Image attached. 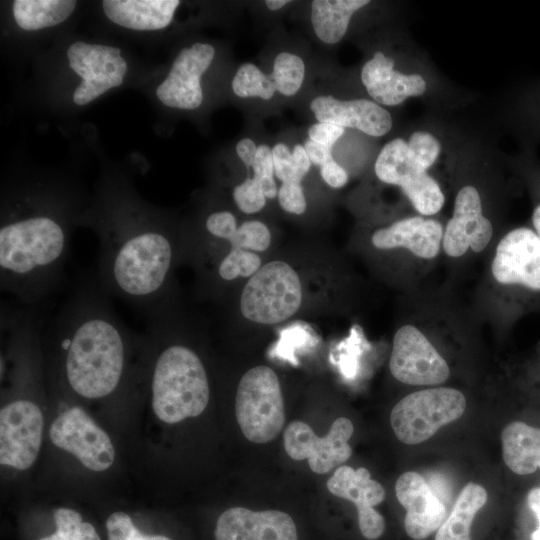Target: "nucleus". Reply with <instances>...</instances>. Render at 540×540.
<instances>
[{
  "instance_id": "nucleus-1",
  "label": "nucleus",
  "mask_w": 540,
  "mask_h": 540,
  "mask_svg": "<svg viewBox=\"0 0 540 540\" xmlns=\"http://www.w3.org/2000/svg\"><path fill=\"white\" fill-rule=\"evenodd\" d=\"M55 327L70 388L87 399L115 391L124 374L126 333L104 298L95 292L78 293Z\"/></svg>"
},
{
  "instance_id": "nucleus-2",
  "label": "nucleus",
  "mask_w": 540,
  "mask_h": 540,
  "mask_svg": "<svg viewBox=\"0 0 540 540\" xmlns=\"http://www.w3.org/2000/svg\"><path fill=\"white\" fill-rule=\"evenodd\" d=\"M151 388L153 411L169 424L200 415L210 398L208 377L200 357L180 343L165 346L156 357Z\"/></svg>"
},
{
  "instance_id": "nucleus-3",
  "label": "nucleus",
  "mask_w": 540,
  "mask_h": 540,
  "mask_svg": "<svg viewBox=\"0 0 540 540\" xmlns=\"http://www.w3.org/2000/svg\"><path fill=\"white\" fill-rule=\"evenodd\" d=\"M236 419L243 435L251 442L273 440L285 422L284 402L276 373L267 366H256L240 379L235 399Z\"/></svg>"
},
{
  "instance_id": "nucleus-4",
  "label": "nucleus",
  "mask_w": 540,
  "mask_h": 540,
  "mask_svg": "<svg viewBox=\"0 0 540 540\" xmlns=\"http://www.w3.org/2000/svg\"><path fill=\"white\" fill-rule=\"evenodd\" d=\"M466 398L457 389L428 388L403 397L390 413V424L397 439L415 445L431 438L441 427L460 418Z\"/></svg>"
},
{
  "instance_id": "nucleus-5",
  "label": "nucleus",
  "mask_w": 540,
  "mask_h": 540,
  "mask_svg": "<svg viewBox=\"0 0 540 540\" xmlns=\"http://www.w3.org/2000/svg\"><path fill=\"white\" fill-rule=\"evenodd\" d=\"M301 303L302 287L296 271L283 261H272L244 286L240 310L252 322L272 325L293 316Z\"/></svg>"
},
{
  "instance_id": "nucleus-6",
  "label": "nucleus",
  "mask_w": 540,
  "mask_h": 540,
  "mask_svg": "<svg viewBox=\"0 0 540 540\" xmlns=\"http://www.w3.org/2000/svg\"><path fill=\"white\" fill-rule=\"evenodd\" d=\"M377 178L399 186L423 216L439 212L445 196L437 181L410 154L407 142L396 138L383 146L374 164Z\"/></svg>"
},
{
  "instance_id": "nucleus-7",
  "label": "nucleus",
  "mask_w": 540,
  "mask_h": 540,
  "mask_svg": "<svg viewBox=\"0 0 540 540\" xmlns=\"http://www.w3.org/2000/svg\"><path fill=\"white\" fill-rule=\"evenodd\" d=\"M50 439L54 445L74 455L86 468L104 471L114 462V446L87 412L73 406L51 424Z\"/></svg>"
},
{
  "instance_id": "nucleus-8",
  "label": "nucleus",
  "mask_w": 540,
  "mask_h": 540,
  "mask_svg": "<svg viewBox=\"0 0 540 540\" xmlns=\"http://www.w3.org/2000/svg\"><path fill=\"white\" fill-rule=\"evenodd\" d=\"M391 374L398 381L416 386L445 382L450 370L428 338L415 326H401L393 337L389 360Z\"/></svg>"
},
{
  "instance_id": "nucleus-9",
  "label": "nucleus",
  "mask_w": 540,
  "mask_h": 540,
  "mask_svg": "<svg viewBox=\"0 0 540 540\" xmlns=\"http://www.w3.org/2000/svg\"><path fill=\"white\" fill-rule=\"evenodd\" d=\"M353 431L354 426L346 417L337 418L324 437L317 436L308 424L293 421L284 431V448L294 460L308 459L314 473L325 474L350 458L352 448L348 441Z\"/></svg>"
},
{
  "instance_id": "nucleus-10",
  "label": "nucleus",
  "mask_w": 540,
  "mask_h": 540,
  "mask_svg": "<svg viewBox=\"0 0 540 540\" xmlns=\"http://www.w3.org/2000/svg\"><path fill=\"white\" fill-rule=\"evenodd\" d=\"M43 416L27 399H17L0 411V463L19 470L36 460L42 442Z\"/></svg>"
},
{
  "instance_id": "nucleus-11",
  "label": "nucleus",
  "mask_w": 540,
  "mask_h": 540,
  "mask_svg": "<svg viewBox=\"0 0 540 540\" xmlns=\"http://www.w3.org/2000/svg\"><path fill=\"white\" fill-rule=\"evenodd\" d=\"M71 69L81 78L73 93L77 105H86L111 88L120 86L127 72L117 47L75 42L67 51Z\"/></svg>"
},
{
  "instance_id": "nucleus-12",
  "label": "nucleus",
  "mask_w": 540,
  "mask_h": 540,
  "mask_svg": "<svg viewBox=\"0 0 540 540\" xmlns=\"http://www.w3.org/2000/svg\"><path fill=\"white\" fill-rule=\"evenodd\" d=\"M493 278L504 285L540 290V237L520 227L499 241L491 264Z\"/></svg>"
},
{
  "instance_id": "nucleus-13",
  "label": "nucleus",
  "mask_w": 540,
  "mask_h": 540,
  "mask_svg": "<svg viewBox=\"0 0 540 540\" xmlns=\"http://www.w3.org/2000/svg\"><path fill=\"white\" fill-rule=\"evenodd\" d=\"M492 236L493 226L483 215L479 192L471 185L462 187L444 229L442 248L445 254L457 258L469 249L479 253L488 246Z\"/></svg>"
},
{
  "instance_id": "nucleus-14",
  "label": "nucleus",
  "mask_w": 540,
  "mask_h": 540,
  "mask_svg": "<svg viewBox=\"0 0 540 540\" xmlns=\"http://www.w3.org/2000/svg\"><path fill=\"white\" fill-rule=\"evenodd\" d=\"M214 55V47L207 43H194L183 48L175 58L168 76L156 90L158 99L172 108H198L203 101L200 78L210 66Z\"/></svg>"
},
{
  "instance_id": "nucleus-15",
  "label": "nucleus",
  "mask_w": 540,
  "mask_h": 540,
  "mask_svg": "<svg viewBox=\"0 0 540 540\" xmlns=\"http://www.w3.org/2000/svg\"><path fill=\"white\" fill-rule=\"evenodd\" d=\"M327 488L333 495L355 504L359 528L366 539L375 540L383 534L385 521L374 506L385 499V490L379 482L371 479L366 468L339 467L327 481Z\"/></svg>"
},
{
  "instance_id": "nucleus-16",
  "label": "nucleus",
  "mask_w": 540,
  "mask_h": 540,
  "mask_svg": "<svg viewBox=\"0 0 540 540\" xmlns=\"http://www.w3.org/2000/svg\"><path fill=\"white\" fill-rule=\"evenodd\" d=\"M395 493L406 509L404 528L412 539L427 538L445 521V504L419 473H403L396 481Z\"/></svg>"
},
{
  "instance_id": "nucleus-17",
  "label": "nucleus",
  "mask_w": 540,
  "mask_h": 540,
  "mask_svg": "<svg viewBox=\"0 0 540 540\" xmlns=\"http://www.w3.org/2000/svg\"><path fill=\"white\" fill-rule=\"evenodd\" d=\"M216 540H298L293 519L278 510L252 511L233 507L218 518Z\"/></svg>"
},
{
  "instance_id": "nucleus-18",
  "label": "nucleus",
  "mask_w": 540,
  "mask_h": 540,
  "mask_svg": "<svg viewBox=\"0 0 540 540\" xmlns=\"http://www.w3.org/2000/svg\"><path fill=\"white\" fill-rule=\"evenodd\" d=\"M309 107L318 122L355 128L373 137H381L392 128L390 113L371 100H341L332 95H320L312 99Z\"/></svg>"
},
{
  "instance_id": "nucleus-19",
  "label": "nucleus",
  "mask_w": 540,
  "mask_h": 540,
  "mask_svg": "<svg viewBox=\"0 0 540 540\" xmlns=\"http://www.w3.org/2000/svg\"><path fill=\"white\" fill-rule=\"evenodd\" d=\"M361 81L376 103L396 106L409 97L422 95L427 88L420 74H404L394 69V60L377 51L361 70Z\"/></svg>"
},
{
  "instance_id": "nucleus-20",
  "label": "nucleus",
  "mask_w": 540,
  "mask_h": 540,
  "mask_svg": "<svg viewBox=\"0 0 540 540\" xmlns=\"http://www.w3.org/2000/svg\"><path fill=\"white\" fill-rule=\"evenodd\" d=\"M444 229L439 221L423 216L406 217L378 229L371 241L375 248H404L422 259L435 258L442 247Z\"/></svg>"
},
{
  "instance_id": "nucleus-21",
  "label": "nucleus",
  "mask_w": 540,
  "mask_h": 540,
  "mask_svg": "<svg viewBox=\"0 0 540 540\" xmlns=\"http://www.w3.org/2000/svg\"><path fill=\"white\" fill-rule=\"evenodd\" d=\"M179 4L178 0H104L102 7L112 22L144 31L167 27Z\"/></svg>"
},
{
  "instance_id": "nucleus-22",
  "label": "nucleus",
  "mask_w": 540,
  "mask_h": 540,
  "mask_svg": "<svg viewBox=\"0 0 540 540\" xmlns=\"http://www.w3.org/2000/svg\"><path fill=\"white\" fill-rule=\"evenodd\" d=\"M501 443L503 460L512 472L528 475L540 469V428L511 422L501 433Z\"/></svg>"
},
{
  "instance_id": "nucleus-23",
  "label": "nucleus",
  "mask_w": 540,
  "mask_h": 540,
  "mask_svg": "<svg viewBox=\"0 0 540 540\" xmlns=\"http://www.w3.org/2000/svg\"><path fill=\"white\" fill-rule=\"evenodd\" d=\"M368 0H314L311 23L315 35L326 44L338 43L346 34L352 15L368 5Z\"/></svg>"
},
{
  "instance_id": "nucleus-24",
  "label": "nucleus",
  "mask_w": 540,
  "mask_h": 540,
  "mask_svg": "<svg viewBox=\"0 0 540 540\" xmlns=\"http://www.w3.org/2000/svg\"><path fill=\"white\" fill-rule=\"evenodd\" d=\"M487 492L470 482L460 492L451 513L436 532L435 540H471V524L485 505Z\"/></svg>"
},
{
  "instance_id": "nucleus-25",
  "label": "nucleus",
  "mask_w": 540,
  "mask_h": 540,
  "mask_svg": "<svg viewBox=\"0 0 540 540\" xmlns=\"http://www.w3.org/2000/svg\"><path fill=\"white\" fill-rule=\"evenodd\" d=\"M72 0H15L13 16L24 30H39L65 21L74 11Z\"/></svg>"
},
{
  "instance_id": "nucleus-26",
  "label": "nucleus",
  "mask_w": 540,
  "mask_h": 540,
  "mask_svg": "<svg viewBox=\"0 0 540 540\" xmlns=\"http://www.w3.org/2000/svg\"><path fill=\"white\" fill-rule=\"evenodd\" d=\"M271 149L275 176L282 182L301 183L312 164L304 146L297 144L291 152L286 144L277 143Z\"/></svg>"
},
{
  "instance_id": "nucleus-27",
  "label": "nucleus",
  "mask_w": 540,
  "mask_h": 540,
  "mask_svg": "<svg viewBox=\"0 0 540 540\" xmlns=\"http://www.w3.org/2000/svg\"><path fill=\"white\" fill-rule=\"evenodd\" d=\"M270 77L277 92L288 97L295 95L305 77L302 58L290 52H280L274 59Z\"/></svg>"
},
{
  "instance_id": "nucleus-28",
  "label": "nucleus",
  "mask_w": 540,
  "mask_h": 540,
  "mask_svg": "<svg viewBox=\"0 0 540 540\" xmlns=\"http://www.w3.org/2000/svg\"><path fill=\"white\" fill-rule=\"evenodd\" d=\"M231 86L234 94L241 98L270 100L276 92L270 75L264 74L252 63H244L238 68Z\"/></svg>"
},
{
  "instance_id": "nucleus-29",
  "label": "nucleus",
  "mask_w": 540,
  "mask_h": 540,
  "mask_svg": "<svg viewBox=\"0 0 540 540\" xmlns=\"http://www.w3.org/2000/svg\"><path fill=\"white\" fill-rule=\"evenodd\" d=\"M53 518L55 532L39 540H101L95 527L84 522L80 513L73 509L58 508Z\"/></svg>"
},
{
  "instance_id": "nucleus-30",
  "label": "nucleus",
  "mask_w": 540,
  "mask_h": 540,
  "mask_svg": "<svg viewBox=\"0 0 540 540\" xmlns=\"http://www.w3.org/2000/svg\"><path fill=\"white\" fill-rule=\"evenodd\" d=\"M261 268V259L253 251L230 247L219 260L217 274L223 281L251 277Z\"/></svg>"
},
{
  "instance_id": "nucleus-31",
  "label": "nucleus",
  "mask_w": 540,
  "mask_h": 540,
  "mask_svg": "<svg viewBox=\"0 0 540 540\" xmlns=\"http://www.w3.org/2000/svg\"><path fill=\"white\" fill-rule=\"evenodd\" d=\"M271 243V233L268 227L256 220L243 222L238 226L230 247L241 248L249 251H265Z\"/></svg>"
},
{
  "instance_id": "nucleus-32",
  "label": "nucleus",
  "mask_w": 540,
  "mask_h": 540,
  "mask_svg": "<svg viewBox=\"0 0 540 540\" xmlns=\"http://www.w3.org/2000/svg\"><path fill=\"white\" fill-rule=\"evenodd\" d=\"M106 530L108 540H172L164 535L143 534L123 511H116L107 518Z\"/></svg>"
},
{
  "instance_id": "nucleus-33",
  "label": "nucleus",
  "mask_w": 540,
  "mask_h": 540,
  "mask_svg": "<svg viewBox=\"0 0 540 540\" xmlns=\"http://www.w3.org/2000/svg\"><path fill=\"white\" fill-rule=\"evenodd\" d=\"M253 178L258 181L266 198L273 199L277 196V184L274 180V165L272 149L265 144L258 146L252 164Z\"/></svg>"
},
{
  "instance_id": "nucleus-34",
  "label": "nucleus",
  "mask_w": 540,
  "mask_h": 540,
  "mask_svg": "<svg viewBox=\"0 0 540 540\" xmlns=\"http://www.w3.org/2000/svg\"><path fill=\"white\" fill-rule=\"evenodd\" d=\"M407 144L413 159L426 170L432 167L441 151L438 139L426 131L414 132Z\"/></svg>"
},
{
  "instance_id": "nucleus-35",
  "label": "nucleus",
  "mask_w": 540,
  "mask_h": 540,
  "mask_svg": "<svg viewBox=\"0 0 540 540\" xmlns=\"http://www.w3.org/2000/svg\"><path fill=\"white\" fill-rule=\"evenodd\" d=\"M233 199L237 207L247 214L259 212L266 204V196L260 184L256 179L249 177L235 186Z\"/></svg>"
},
{
  "instance_id": "nucleus-36",
  "label": "nucleus",
  "mask_w": 540,
  "mask_h": 540,
  "mask_svg": "<svg viewBox=\"0 0 540 540\" xmlns=\"http://www.w3.org/2000/svg\"><path fill=\"white\" fill-rule=\"evenodd\" d=\"M277 196L280 206L288 213L301 215L307 208L306 198L300 182H282Z\"/></svg>"
},
{
  "instance_id": "nucleus-37",
  "label": "nucleus",
  "mask_w": 540,
  "mask_h": 540,
  "mask_svg": "<svg viewBox=\"0 0 540 540\" xmlns=\"http://www.w3.org/2000/svg\"><path fill=\"white\" fill-rule=\"evenodd\" d=\"M235 216L229 211L211 213L205 220V230L216 239L230 242L237 231Z\"/></svg>"
},
{
  "instance_id": "nucleus-38",
  "label": "nucleus",
  "mask_w": 540,
  "mask_h": 540,
  "mask_svg": "<svg viewBox=\"0 0 540 540\" xmlns=\"http://www.w3.org/2000/svg\"><path fill=\"white\" fill-rule=\"evenodd\" d=\"M344 132L345 128L339 125L329 122H317L308 129V136L312 141L332 148Z\"/></svg>"
},
{
  "instance_id": "nucleus-39",
  "label": "nucleus",
  "mask_w": 540,
  "mask_h": 540,
  "mask_svg": "<svg viewBox=\"0 0 540 540\" xmlns=\"http://www.w3.org/2000/svg\"><path fill=\"white\" fill-rule=\"evenodd\" d=\"M320 174L326 184L332 188H341L348 182V173L334 159L320 167Z\"/></svg>"
},
{
  "instance_id": "nucleus-40",
  "label": "nucleus",
  "mask_w": 540,
  "mask_h": 540,
  "mask_svg": "<svg viewBox=\"0 0 540 540\" xmlns=\"http://www.w3.org/2000/svg\"><path fill=\"white\" fill-rule=\"evenodd\" d=\"M305 151L312 164L322 166L333 160L332 148L308 139L304 143Z\"/></svg>"
},
{
  "instance_id": "nucleus-41",
  "label": "nucleus",
  "mask_w": 540,
  "mask_h": 540,
  "mask_svg": "<svg viewBox=\"0 0 540 540\" xmlns=\"http://www.w3.org/2000/svg\"><path fill=\"white\" fill-rule=\"evenodd\" d=\"M257 148L258 146L252 139L243 138L236 145V153L247 167H252Z\"/></svg>"
},
{
  "instance_id": "nucleus-42",
  "label": "nucleus",
  "mask_w": 540,
  "mask_h": 540,
  "mask_svg": "<svg viewBox=\"0 0 540 540\" xmlns=\"http://www.w3.org/2000/svg\"><path fill=\"white\" fill-rule=\"evenodd\" d=\"M527 502L528 506L537 517L538 525H540V488H533L529 491Z\"/></svg>"
},
{
  "instance_id": "nucleus-43",
  "label": "nucleus",
  "mask_w": 540,
  "mask_h": 540,
  "mask_svg": "<svg viewBox=\"0 0 540 540\" xmlns=\"http://www.w3.org/2000/svg\"><path fill=\"white\" fill-rule=\"evenodd\" d=\"M291 3V1L288 0H267L265 1V4L267 8L271 11H277L280 10L285 5Z\"/></svg>"
},
{
  "instance_id": "nucleus-44",
  "label": "nucleus",
  "mask_w": 540,
  "mask_h": 540,
  "mask_svg": "<svg viewBox=\"0 0 540 540\" xmlns=\"http://www.w3.org/2000/svg\"><path fill=\"white\" fill-rule=\"evenodd\" d=\"M532 222L537 235L540 237V205H538L533 211Z\"/></svg>"
},
{
  "instance_id": "nucleus-45",
  "label": "nucleus",
  "mask_w": 540,
  "mask_h": 540,
  "mask_svg": "<svg viewBox=\"0 0 540 540\" xmlns=\"http://www.w3.org/2000/svg\"><path fill=\"white\" fill-rule=\"evenodd\" d=\"M531 540H540V525L531 534Z\"/></svg>"
}]
</instances>
